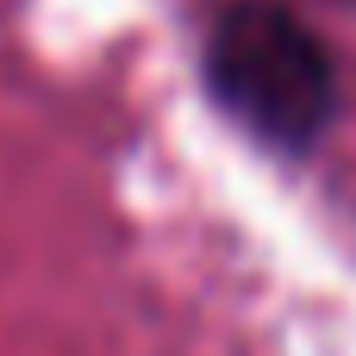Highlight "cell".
<instances>
[{"label":"cell","mask_w":356,"mask_h":356,"mask_svg":"<svg viewBox=\"0 0 356 356\" xmlns=\"http://www.w3.org/2000/svg\"><path fill=\"white\" fill-rule=\"evenodd\" d=\"M207 88L238 125H250L263 144L282 150H307L338 100L319 38L294 13L263 0L219 13L207 38Z\"/></svg>","instance_id":"obj_1"}]
</instances>
